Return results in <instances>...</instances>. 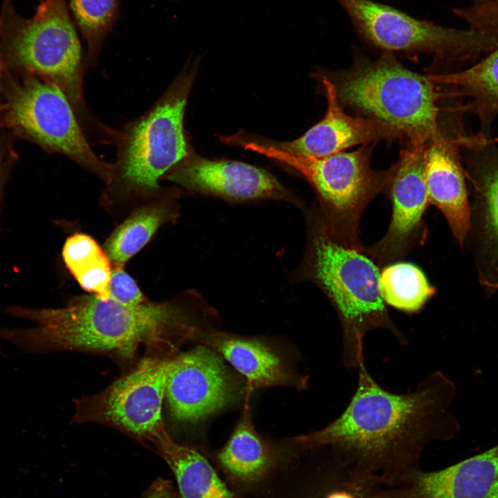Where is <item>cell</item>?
Segmentation results:
<instances>
[{
  "mask_svg": "<svg viewBox=\"0 0 498 498\" xmlns=\"http://www.w3.org/2000/svg\"><path fill=\"white\" fill-rule=\"evenodd\" d=\"M0 56L3 64L56 84L71 102L88 139L98 142L108 136L110 127L99 121L85 102L84 56L67 0H40L30 18L19 15L12 0H3Z\"/></svg>",
  "mask_w": 498,
  "mask_h": 498,
  "instance_id": "3957f363",
  "label": "cell"
},
{
  "mask_svg": "<svg viewBox=\"0 0 498 498\" xmlns=\"http://www.w3.org/2000/svg\"><path fill=\"white\" fill-rule=\"evenodd\" d=\"M153 443L173 472L181 498H235L208 461L196 450L175 442L166 429Z\"/></svg>",
  "mask_w": 498,
  "mask_h": 498,
  "instance_id": "ffe728a7",
  "label": "cell"
},
{
  "mask_svg": "<svg viewBox=\"0 0 498 498\" xmlns=\"http://www.w3.org/2000/svg\"><path fill=\"white\" fill-rule=\"evenodd\" d=\"M75 26L86 44L85 70L94 66L104 42L113 28L119 0H68Z\"/></svg>",
  "mask_w": 498,
  "mask_h": 498,
  "instance_id": "d4e9b609",
  "label": "cell"
},
{
  "mask_svg": "<svg viewBox=\"0 0 498 498\" xmlns=\"http://www.w3.org/2000/svg\"><path fill=\"white\" fill-rule=\"evenodd\" d=\"M171 360L144 358L102 391L75 400L73 422L105 425L153 443L165 429L162 410Z\"/></svg>",
  "mask_w": 498,
  "mask_h": 498,
  "instance_id": "30bf717a",
  "label": "cell"
},
{
  "mask_svg": "<svg viewBox=\"0 0 498 498\" xmlns=\"http://www.w3.org/2000/svg\"><path fill=\"white\" fill-rule=\"evenodd\" d=\"M428 75L436 85L450 89L442 94L470 100L461 110L476 116L479 135L489 139L488 133L498 116V48L464 70Z\"/></svg>",
  "mask_w": 498,
  "mask_h": 498,
  "instance_id": "ac0fdd59",
  "label": "cell"
},
{
  "mask_svg": "<svg viewBox=\"0 0 498 498\" xmlns=\"http://www.w3.org/2000/svg\"><path fill=\"white\" fill-rule=\"evenodd\" d=\"M62 257L83 289L101 299H109L111 263L95 239L82 233L73 234L64 243Z\"/></svg>",
  "mask_w": 498,
  "mask_h": 498,
  "instance_id": "7402d4cb",
  "label": "cell"
},
{
  "mask_svg": "<svg viewBox=\"0 0 498 498\" xmlns=\"http://www.w3.org/2000/svg\"><path fill=\"white\" fill-rule=\"evenodd\" d=\"M492 0H472V5H481L486 3H488Z\"/></svg>",
  "mask_w": 498,
  "mask_h": 498,
  "instance_id": "4dcf8cb0",
  "label": "cell"
},
{
  "mask_svg": "<svg viewBox=\"0 0 498 498\" xmlns=\"http://www.w3.org/2000/svg\"><path fill=\"white\" fill-rule=\"evenodd\" d=\"M490 19L492 26L498 29V0H494L490 6Z\"/></svg>",
  "mask_w": 498,
  "mask_h": 498,
  "instance_id": "f546056e",
  "label": "cell"
},
{
  "mask_svg": "<svg viewBox=\"0 0 498 498\" xmlns=\"http://www.w3.org/2000/svg\"><path fill=\"white\" fill-rule=\"evenodd\" d=\"M232 143L284 163L302 174L315 190L321 208L320 223L337 243L364 251L359 237L360 219L378 194L387 192L392 168L375 171L370 165L373 146L325 157L293 154L271 142L234 137Z\"/></svg>",
  "mask_w": 498,
  "mask_h": 498,
  "instance_id": "5b68a950",
  "label": "cell"
},
{
  "mask_svg": "<svg viewBox=\"0 0 498 498\" xmlns=\"http://www.w3.org/2000/svg\"><path fill=\"white\" fill-rule=\"evenodd\" d=\"M341 104L389 124L409 142H428L441 133V93L429 77L402 65L391 52L359 60L333 82Z\"/></svg>",
  "mask_w": 498,
  "mask_h": 498,
  "instance_id": "52a82bcc",
  "label": "cell"
},
{
  "mask_svg": "<svg viewBox=\"0 0 498 498\" xmlns=\"http://www.w3.org/2000/svg\"><path fill=\"white\" fill-rule=\"evenodd\" d=\"M176 215V210L166 200L149 204L133 212L105 243L104 251L113 268H123L163 224L172 221Z\"/></svg>",
  "mask_w": 498,
  "mask_h": 498,
  "instance_id": "44dd1931",
  "label": "cell"
},
{
  "mask_svg": "<svg viewBox=\"0 0 498 498\" xmlns=\"http://www.w3.org/2000/svg\"><path fill=\"white\" fill-rule=\"evenodd\" d=\"M322 83L327 98L324 117L301 137L285 142H270L274 146L293 154L320 158L360 144L403 138L398 130L388 124L371 118L347 114L333 82L324 76Z\"/></svg>",
  "mask_w": 498,
  "mask_h": 498,
  "instance_id": "9a60e30c",
  "label": "cell"
},
{
  "mask_svg": "<svg viewBox=\"0 0 498 498\" xmlns=\"http://www.w3.org/2000/svg\"><path fill=\"white\" fill-rule=\"evenodd\" d=\"M194 338L225 359L246 380V393L264 387H305L288 369L281 356L261 340L219 331H199Z\"/></svg>",
  "mask_w": 498,
  "mask_h": 498,
  "instance_id": "e0dca14e",
  "label": "cell"
},
{
  "mask_svg": "<svg viewBox=\"0 0 498 498\" xmlns=\"http://www.w3.org/2000/svg\"><path fill=\"white\" fill-rule=\"evenodd\" d=\"M188 190L232 201L263 199L295 202L293 196L268 172L232 160H212L188 154L163 177Z\"/></svg>",
  "mask_w": 498,
  "mask_h": 498,
  "instance_id": "4fadbf2b",
  "label": "cell"
},
{
  "mask_svg": "<svg viewBox=\"0 0 498 498\" xmlns=\"http://www.w3.org/2000/svg\"><path fill=\"white\" fill-rule=\"evenodd\" d=\"M111 299L125 305L136 306L148 299L135 280L123 268H113L109 285Z\"/></svg>",
  "mask_w": 498,
  "mask_h": 498,
  "instance_id": "4316f807",
  "label": "cell"
},
{
  "mask_svg": "<svg viewBox=\"0 0 498 498\" xmlns=\"http://www.w3.org/2000/svg\"><path fill=\"white\" fill-rule=\"evenodd\" d=\"M8 311L35 325L5 329L0 337L32 353L82 351L129 358L141 345L172 346L171 340L193 338L198 330L177 303L147 300L129 306L91 293L75 297L60 308L12 306Z\"/></svg>",
  "mask_w": 498,
  "mask_h": 498,
  "instance_id": "7a4b0ae2",
  "label": "cell"
},
{
  "mask_svg": "<svg viewBox=\"0 0 498 498\" xmlns=\"http://www.w3.org/2000/svg\"><path fill=\"white\" fill-rule=\"evenodd\" d=\"M380 289L386 304L408 313L421 310L436 291L418 267L406 262H394L382 270Z\"/></svg>",
  "mask_w": 498,
  "mask_h": 498,
  "instance_id": "603a6c76",
  "label": "cell"
},
{
  "mask_svg": "<svg viewBox=\"0 0 498 498\" xmlns=\"http://www.w3.org/2000/svg\"><path fill=\"white\" fill-rule=\"evenodd\" d=\"M196 71L195 63L186 66L147 111L119 131L110 192L155 194L158 180L188 154L183 118Z\"/></svg>",
  "mask_w": 498,
  "mask_h": 498,
  "instance_id": "8992f818",
  "label": "cell"
},
{
  "mask_svg": "<svg viewBox=\"0 0 498 498\" xmlns=\"http://www.w3.org/2000/svg\"><path fill=\"white\" fill-rule=\"evenodd\" d=\"M456 145L454 139L441 133L427 142L425 179L430 203L442 212L454 237L463 243L470 229L471 213Z\"/></svg>",
  "mask_w": 498,
  "mask_h": 498,
  "instance_id": "2e32d148",
  "label": "cell"
},
{
  "mask_svg": "<svg viewBox=\"0 0 498 498\" xmlns=\"http://www.w3.org/2000/svg\"><path fill=\"white\" fill-rule=\"evenodd\" d=\"M247 394L243 414L216 459L228 478L235 483L248 485L261 479L277 458V449L256 431Z\"/></svg>",
  "mask_w": 498,
  "mask_h": 498,
  "instance_id": "d6986e66",
  "label": "cell"
},
{
  "mask_svg": "<svg viewBox=\"0 0 498 498\" xmlns=\"http://www.w3.org/2000/svg\"><path fill=\"white\" fill-rule=\"evenodd\" d=\"M1 346H0V353H1Z\"/></svg>",
  "mask_w": 498,
  "mask_h": 498,
  "instance_id": "d6a6232c",
  "label": "cell"
},
{
  "mask_svg": "<svg viewBox=\"0 0 498 498\" xmlns=\"http://www.w3.org/2000/svg\"><path fill=\"white\" fill-rule=\"evenodd\" d=\"M358 369L357 388L344 410L323 428L293 441L304 450H324L391 486L421 468L428 445L459 431L451 411L455 387L436 371L407 392L396 394L374 380L365 362Z\"/></svg>",
  "mask_w": 498,
  "mask_h": 498,
  "instance_id": "6da1fadb",
  "label": "cell"
},
{
  "mask_svg": "<svg viewBox=\"0 0 498 498\" xmlns=\"http://www.w3.org/2000/svg\"><path fill=\"white\" fill-rule=\"evenodd\" d=\"M308 265L311 277L339 318L345 368L358 369L365 362L364 338L371 331L385 329L399 343H407L382 297L378 266L364 251L337 243L318 222L311 236Z\"/></svg>",
  "mask_w": 498,
  "mask_h": 498,
  "instance_id": "277c9868",
  "label": "cell"
},
{
  "mask_svg": "<svg viewBox=\"0 0 498 498\" xmlns=\"http://www.w3.org/2000/svg\"><path fill=\"white\" fill-rule=\"evenodd\" d=\"M427 144L409 142L391 166L387 190L392 205L390 223L383 237L364 250L378 266L404 258L425 241L423 216L430 204L425 179Z\"/></svg>",
  "mask_w": 498,
  "mask_h": 498,
  "instance_id": "8fae6325",
  "label": "cell"
},
{
  "mask_svg": "<svg viewBox=\"0 0 498 498\" xmlns=\"http://www.w3.org/2000/svg\"><path fill=\"white\" fill-rule=\"evenodd\" d=\"M326 454L317 489L309 498H386L387 486L380 481Z\"/></svg>",
  "mask_w": 498,
  "mask_h": 498,
  "instance_id": "484cf974",
  "label": "cell"
},
{
  "mask_svg": "<svg viewBox=\"0 0 498 498\" xmlns=\"http://www.w3.org/2000/svg\"><path fill=\"white\" fill-rule=\"evenodd\" d=\"M387 498H498V445L441 470H414L387 487Z\"/></svg>",
  "mask_w": 498,
  "mask_h": 498,
  "instance_id": "5bb4252c",
  "label": "cell"
},
{
  "mask_svg": "<svg viewBox=\"0 0 498 498\" xmlns=\"http://www.w3.org/2000/svg\"><path fill=\"white\" fill-rule=\"evenodd\" d=\"M477 159L474 184L479 194L480 230L489 268L498 275V154Z\"/></svg>",
  "mask_w": 498,
  "mask_h": 498,
  "instance_id": "cb8c5ba5",
  "label": "cell"
},
{
  "mask_svg": "<svg viewBox=\"0 0 498 498\" xmlns=\"http://www.w3.org/2000/svg\"><path fill=\"white\" fill-rule=\"evenodd\" d=\"M144 498H181L169 481L158 479L149 488Z\"/></svg>",
  "mask_w": 498,
  "mask_h": 498,
  "instance_id": "83f0119b",
  "label": "cell"
},
{
  "mask_svg": "<svg viewBox=\"0 0 498 498\" xmlns=\"http://www.w3.org/2000/svg\"><path fill=\"white\" fill-rule=\"evenodd\" d=\"M3 140H0V198L3 185L10 163V149Z\"/></svg>",
  "mask_w": 498,
  "mask_h": 498,
  "instance_id": "f1b7e54d",
  "label": "cell"
},
{
  "mask_svg": "<svg viewBox=\"0 0 498 498\" xmlns=\"http://www.w3.org/2000/svg\"><path fill=\"white\" fill-rule=\"evenodd\" d=\"M2 64H3V62H2V60H1V56H0V80H1V72ZM1 104H0V116H1Z\"/></svg>",
  "mask_w": 498,
  "mask_h": 498,
  "instance_id": "1f68e13d",
  "label": "cell"
},
{
  "mask_svg": "<svg viewBox=\"0 0 498 498\" xmlns=\"http://www.w3.org/2000/svg\"><path fill=\"white\" fill-rule=\"evenodd\" d=\"M7 124L45 149L64 155L109 182L111 164L93 151L73 108L55 84L27 73L9 81L5 93Z\"/></svg>",
  "mask_w": 498,
  "mask_h": 498,
  "instance_id": "9c48e42d",
  "label": "cell"
},
{
  "mask_svg": "<svg viewBox=\"0 0 498 498\" xmlns=\"http://www.w3.org/2000/svg\"><path fill=\"white\" fill-rule=\"evenodd\" d=\"M240 385L222 357L201 344L172 358L165 398L172 417L199 422L236 400Z\"/></svg>",
  "mask_w": 498,
  "mask_h": 498,
  "instance_id": "7c38bea8",
  "label": "cell"
},
{
  "mask_svg": "<svg viewBox=\"0 0 498 498\" xmlns=\"http://www.w3.org/2000/svg\"><path fill=\"white\" fill-rule=\"evenodd\" d=\"M359 33L385 51L426 53L447 63L477 59L498 48V30L445 27L371 0H336Z\"/></svg>",
  "mask_w": 498,
  "mask_h": 498,
  "instance_id": "ba28073f",
  "label": "cell"
}]
</instances>
